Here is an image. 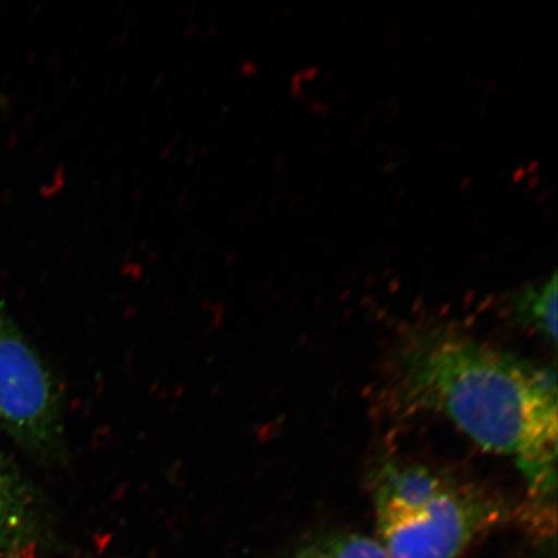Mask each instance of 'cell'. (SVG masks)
<instances>
[{"mask_svg":"<svg viewBox=\"0 0 558 558\" xmlns=\"http://www.w3.org/2000/svg\"><path fill=\"white\" fill-rule=\"evenodd\" d=\"M64 395L47 362L0 306V428L48 463L68 457Z\"/></svg>","mask_w":558,"mask_h":558,"instance_id":"3","label":"cell"},{"mask_svg":"<svg viewBox=\"0 0 558 558\" xmlns=\"http://www.w3.org/2000/svg\"><path fill=\"white\" fill-rule=\"evenodd\" d=\"M515 312L523 323L533 327L553 343L557 339V276L529 289L518 299Z\"/></svg>","mask_w":558,"mask_h":558,"instance_id":"6","label":"cell"},{"mask_svg":"<svg viewBox=\"0 0 558 558\" xmlns=\"http://www.w3.org/2000/svg\"><path fill=\"white\" fill-rule=\"evenodd\" d=\"M378 542L390 558H460L513 518L506 500L417 463L389 460L373 476Z\"/></svg>","mask_w":558,"mask_h":558,"instance_id":"2","label":"cell"},{"mask_svg":"<svg viewBox=\"0 0 558 558\" xmlns=\"http://www.w3.org/2000/svg\"><path fill=\"white\" fill-rule=\"evenodd\" d=\"M295 558H390L378 539L352 532L326 533L306 544Z\"/></svg>","mask_w":558,"mask_h":558,"instance_id":"5","label":"cell"},{"mask_svg":"<svg viewBox=\"0 0 558 558\" xmlns=\"http://www.w3.org/2000/svg\"><path fill=\"white\" fill-rule=\"evenodd\" d=\"M393 390L410 413L441 414L481 449L514 459L548 518L557 485L554 372L462 332L432 329L403 341Z\"/></svg>","mask_w":558,"mask_h":558,"instance_id":"1","label":"cell"},{"mask_svg":"<svg viewBox=\"0 0 558 558\" xmlns=\"http://www.w3.org/2000/svg\"><path fill=\"white\" fill-rule=\"evenodd\" d=\"M38 495L23 474L0 453V549L15 547L34 534Z\"/></svg>","mask_w":558,"mask_h":558,"instance_id":"4","label":"cell"}]
</instances>
